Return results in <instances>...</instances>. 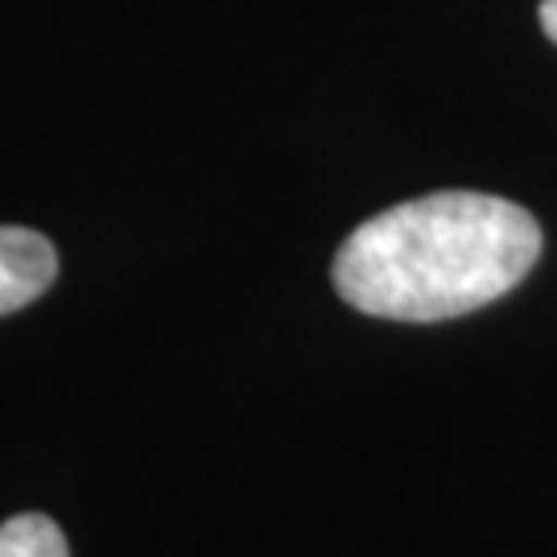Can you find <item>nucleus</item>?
<instances>
[{
  "instance_id": "f257e3e1",
  "label": "nucleus",
  "mask_w": 557,
  "mask_h": 557,
  "mask_svg": "<svg viewBox=\"0 0 557 557\" xmlns=\"http://www.w3.org/2000/svg\"><path fill=\"white\" fill-rule=\"evenodd\" d=\"M541 257L537 220L508 199L438 190L359 223L335 252V289L372 319L442 322L504 298Z\"/></svg>"
},
{
  "instance_id": "7ed1b4c3",
  "label": "nucleus",
  "mask_w": 557,
  "mask_h": 557,
  "mask_svg": "<svg viewBox=\"0 0 557 557\" xmlns=\"http://www.w3.org/2000/svg\"><path fill=\"white\" fill-rule=\"evenodd\" d=\"M0 557H71V549L54 520L25 512L0 524Z\"/></svg>"
},
{
  "instance_id": "f03ea898",
  "label": "nucleus",
  "mask_w": 557,
  "mask_h": 557,
  "mask_svg": "<svg viewBox=\"0 0 557 557\" xmlns=\"http://www.w3.org/2000/svg\"><path fill=\"white\" fill-rule=\"evenodd\" d=\"M59 277L54 244L29 227H0V314L38 301Z\"/></svg>"
},
{
  "instance_id": "20e7f679",
  "label": "nucleus",
  "mask_w": 557,
  "mask_h": 557,
  "mask_svg": "<svg viewBox=\"0 0 557 557\" xmlns=\"http://www.w3.org/2000/svg\"><path fill=\"white\" fill-rule=\"evenodd\" d=\"M541 29L557 41V0H541Z\"/></svg>"
}]
</instances>
